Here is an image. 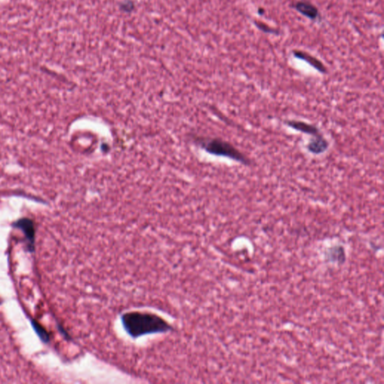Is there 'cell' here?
<instances>
[{
	"label": "cell",
	"mask_w": 384,
	"mask_h": 384,
	"mask_svg": "<svg viewBox=\"0 0 384 384\" xmlns=\"http://www.w3.org/2000/svg\"><path fill=\"white\" fill-rule=\"evenodd\" d=\"M203 147L208 153L216 156L230 158L245 165L252 164L251 159L230 143L221 139H208L203 141Z\"/></svg>",
	"instance_id": "obj_2"
},
{
	"label": "cell",
	"mask_w": 384,
	"mask_h": 384,
	"mask_svg": "<svg viewBox=\"0 0 384 384\" xmlns=\"http://www.w3.org/2000/svg\"><path fill=\"white\" fill-rule=\"evenodd\" d=\"M258 12L260 14H263V12H264V10H263V8H260V9L258 10Z\"/></svg>",
	"instance_id": "obj_8"
},
{
	"label": "cell",
	"mask_w": 384,
	"mask_h": 384,
	"mask_svg": "<svg viewBox=\"0 0 384 384\" xmlns=\"http://www.w3.org/2000/svg\"><path fill=\"white\" fill-rule=\"evenodd\" d=\"M123 318L125 328L133 336L165 331L170 329L165 321L152 314L131 312L125 315Z\"/></svg>",
	"instance_id": "obj_1"
},
{
	"label": "cell",
	"mask_w": 384,
	"mask_h": 384,
	"mask_svg": "<svg viewBox=\"0 0 384 384\" xmlns=\"http://www.w3.org/2000/svg\"><path fill=\"white\" fill-rule=\"evenodd\" d=\"M329 146L330 144L328 141L322 135L321 136L314 137L313 139L308 144L307 149L310 153L315 155H319L327 151Z\"/></svg>",
	"instance_id": "obj_5"
},
{
	"label": "cell",
	"mask_w": 384,
	"mask_h": 384,
	"mask_svg": "<svg viewBox=\"0 0 384 384\" xmlns=\"http://www.w3.org/2000/svg\"><path fill=\"white\" fill-rule=\"evenodd\" d=\"M254 23H255L257 27L259 28V29H260V30L263 31V32H267V33H278V31L277 30V29H272L270 26H267L266 23H261V22L260 21L254 22Z\"/></svg>",
	"instance_id": "obj_7"
},
{
	"label": "cell",
	"mask_w": 384,
	"mask_h": 384,
	"mask_svg": "<svg viewBox=\"0 0 384 384\" xmlns=\"http://www.w3.org/2000/svg\"><path fill=\"white\" fill-rule=\"evenodd\" d=\"M294 7L300 14L309 17L311 20H316L319 17L318 8L307 1H299Z\"/></svg>",
	"instance_id": "obj_4"
},
{
	"label": "cell",
	"mask_w": 384,
	"mask_h": 384,
	"mask_svg": "<svg viewBox=\"0 0 384 384\" xmlns=\"http://www.w3.org/2000/svg\"><path fill=\"white\" fill-rule=\"evenodd\" d=\"M286 125L299 131L303 133L308 134V135H312L314 137H318L322 135L321 131L316 126L314 125L309 124L303 121H297V120H287L284 122Z\"/></svg>",
	"instance_id": "obj_3"
},
{
	"label": "cell",
	"mask_w": 384,
	"mask_h": 384,
	"mask_svg": "<svg viewBox=\"0 0 384 384\" xmlns=\"http://www.w3.org/2000/svg\"><path fill=\"white\" fill-rule=\"evenodd\" d=\"M294 55L296 57L303 59V60L307 62L309 65L313 66L315 69L318 70L320 72L323 73V74L327 72V68H326L325 65H324L319 59H317L315 56H311L309 53H306V52L300 51V50H294Z\"/></svg>",
	"instance_id": "obj_6"
}]
</instances>
